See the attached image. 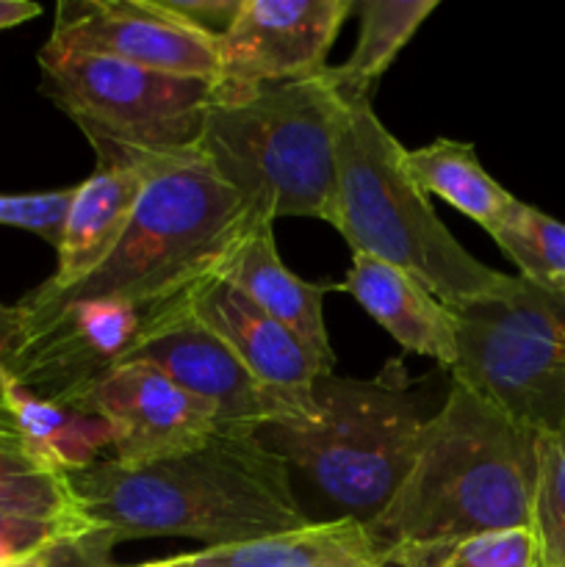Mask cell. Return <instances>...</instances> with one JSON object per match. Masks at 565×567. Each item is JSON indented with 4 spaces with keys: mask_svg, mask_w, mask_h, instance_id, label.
<instances>
[{
    "mask_svg": "<svg viewBox=\"0 0 565 567\" xmlns=\"http://www.w3.org/2000/svg\"><path fill=\"white\" fill-rule=\"evenodd\" d=\"M131 360L150 363L208 404L222 432L255 435L271 421L294 419L291 410L249 374L233 349L192 313L147 338Z\"/></svg>",
    "mask_w": 565,
    "mask_h": 567,
    "instance_id": "4fadbf2b",
    "label": "cell"
},
{
    "mask_svg": "<svg viewBox=\"0 0 565 567\" xmlns=\"http://www.w3.org/2000/svg\"><path fill=\"white\" fill-rule=\"evenodd\" d=\"M537 432L452 382L413 465L366 532L374 546H454L532 526Z\"/></svg>",
    "mask_w": 565,
    "mask_h": 567,
    "instance_id": "7a4b0ae2",
    "label": "cell"
},
{
    "mask_svg": "<svg viewBox=\"0 0 565 567\" xmlns=\"http://www.w3.org/2000/svg\"><path fill=\"white\" fill-rule=\"evenodd\" d=\"M153 161H97V169L78 183L72 194L61 241L55 247L59 264L53 277L25 299L44 302L59 297L109 258L127 230Z\"/></svg>",
    "mask_w": 565,
    "mask_h": 567,
    "instance_id": "9a60e30c",
    "label": "cell"
},
{
    "mask_svg": "<svg viewBox=\"0 0 565 567\" xmlns=\"http://www.w3.org/2000/svg\"><path fill=\"white\" fill-rule=\"evenodd\" d=\"M192 316L222 338L249 374L291 410V421L316 413L314 385L327 371L291 330L264 313L253 299L216 277L197 291Z\"/></svg>",
    "mask_w": 565,
    "mask_h": 567,
    "instance_id": "5bb4252c",
    "label": "cell"
},
{
    "mask_svg": "<svg viewBox=\"0 0 565 567\" xmlns=\"http://www.w3.org/2000/svg\"><path fill=\"white\" fill-rule=\"evenodd\" d=\"M48 44L105 55L170 75L216 81V39L172 14L161 0H64Z\"/></svg>",
    "mask_w": 565,
    "mask_h": 567,
    "instance_id": "7c38bea8",
    "label": "cell"
},
{
    "mask_svg": "<svg viewBox=\"0 0 565 567\" xmlns=\"http://www.w3.org/2000/svg\"><path fill=\"white\" fill-rule=\"evenodd\" d=\"M172 14L186 20L197 31L208 33L219 42L222 33L233 25V20L242 11L244 0H161Z\"/></svg>",
    "mask_w": 565,
    "mask_h": 567,
    "instance_id": "83f0119b",
    "label": "cell"
},
{
    "mask_svg": "<svg viewBox=\"0 0 565 567\" xmlns=\"http://www.w3.org/2000/svg\"><path fill=\"white\" fill-rule=\"evenodd\" d=\"M452 546H391L382 548L377 567H441Z\"/></svg>",
    "mask_w": 565,
    "mask_h": 567,
    "instance_id": "f546056e",
    "label": "cell"
},
{
    "mask_svg": "<svg viewBox=\"0 0 565 567\" xmlns=\"http://www.w3.org/2000/svg\"><path fill=\"white\" fill-rule=\"evenodd\" d=\"M39 14H42V6L31 3V0H0V31L22 25Z\"/></svg>",
    "mask_w": 565,
    "mask_h": 567,
    "instance_id": "4dcf8cb0",
    "label": "cell"
},
{
    "mask_svg": "<svg viewBox=\"0 0 565 567\" xmlns=\"http://www.w3.org/2000/svg\"><path fill=\"white\" fill-rule=\"evenodd\" d=\"M438 9V0H363L355 3L360 14V37L355 53L341 66H327L325 78L343 103H371L382 72L399 59L404 44L415 37L421 22Z\"/></svg>",
    "mask_w": 565,
    "mask_h": 567,
    "instance_id": "ffe728a7",
    "label": "cell"
},
{
    "mask_svg": "<svg viewBox=\"0 0 565 567\" xmlns=\"http://www.w3.org/2000/svg\"><path fill=\"white\" fill-rule=\"evenodd\" d=\"M380 548L366 526L355 520H314L302 529L282 532L236 546L203 548L197 554L164 559L166 567H377Z\"/></svg>",
    "mask_w": 565,
    "mask_h": 567,
    "instance_id": "ac0fdd59",
    "label": "cell"
},
{
    "mask_svg": "<svg viewBox=\"0 0 565 567\" xmlns=\"http://www.w3.org/2000/svg\"><path fill=\"white\" fill-rule=\"evenodd\" d=\"M44 97L89 136L97 161H153L197 150L214 81L147 70L105 55L44 44Z\"/></svg>",
    "mask_w": 565,
    "mask_h": 567,
    "instance_id": "52a82bcc",
    "label": "cell"
},
{
    "mask_svg": "<svg viewBox=\"0 0 565 567\" xmlns=\"http://www.w3.org/2000/svg\"><path fill=\"white\" fill-rule=\"evenodd\" d=\"M6 404L14 413L22 435L31 443L39 457L48 460L64 474H78L89 465L100 463V452L105 446L114 449L111 430L97 415L78 413L61 404L44 402L28 393L25 388L9 380L6 385Z\"/></svg>",
    "mask_w": 565,
    "mask_h": 567,
    "instance_id": "44dd1931",
    "label": "cell"
},
{
    "mask_svg": "<svg viewBox=\"0 0 565 567\" xmlns=\"http://www.w3.org/2000/svg\"><path fill=\"white\" fill-rule=\"evenodd\" d=\"M452 316L458 324L452 382L537 435L563 430L565 302L515 275L496 297Z\"/></svg>",
    "mask_w": 565,
    "mask_h": 567,
    "instance_id": "ba28073f",
    "label": "cell"
},
{
    "mask_svg": "<svg viewBox=\"0 0 565 567\" xmlns=\"http://www.w3.org/2000/svg\"><path fill=\"white\" fill-rule=\"evenodd\" d=\"M441 567H541V548L532 526L487 532L454 543Z\"/></svg>",
    "mask_w": 565,
    "mask_h": 567,
    "instance_id": "484cf974",
    "label": "cell"
},
{
    "mask_svg": "<svg viewBox=\"0 0 565 567\" xmlns=\"http://www.w3.org/2000/svg\"><path fill=\"white\" fill-rule=\"evenodd\" d=\"M64 551H75V548H64ZM64 551L33 554V557H25V559H20V563H11L6 567H55V559H59Z\"/></svg>",
    "mask_w": 565,
    "mask_h": 567,
    "instance_id": "1f68e13d",
    "label": "cell"
},
{
    "mask_svg": "<svg viewBox=\"0 0 565 567\" xmlns=\"http://www.w3.org/2000/svg\"><path fill=\"white\" fill-rule=\"evenodd\" d=\"M136 567H166V565H164V559H161V563H147V565H136Z\"/></svg>",
    "mask_w": 565,
    "mask_h": 567,
    "instance_id": "d6a6232c",
    "label": "cell"
},
{
    "mask_svg": "<svg viewBox=\"0 0 565 567\" xmlns=\"http://www.w3.org/2000/svg\"><path fill=\"white\" fill-rule=\"evenodd\" d=\"M314 402L310 419L271 421L255 435L308 480L332 509L330 520L371 524L408 476L438 410L408 380L402 360H388L371 380L319 377Z\"/></svg>",
    "mask_w": 565,
    "mask_h": 567,
    "instance_id": "3957f363",
    "label": "cell"
},
{
    "mask_svg": "<svg viewBox=\"0 0 565 567\" xmlns=\"http://www.w3.org/2000/svg\"><path fill=\"white\" fill-rule=\"evenodd\" d=\"M197 293L161 299H78L28 313L9 377L44 402L70 408L94 382L127 363L147 338L192 313Z\"/></svg>",
    "mask_w": 565,
    "mask_h": 567,
    "instance_id": "9c48e42d",
    "label": "cell"
},
{
    "mask_svg": "<svg viewBox=\"0 0 565 567\" xmlns=\"http://www.w3.org/2000/svg\"><path fill=\"white\" fill-rule=\"evenodd\" d=\"M343 291L408 352L452 369L458 363V324L452 310L438 302L419 280L371 255L352 252Z\"/></svg>",
    "mask_w": 565,
    "mask_h": 567,
    "instance_id": "e0dca14e",
    "label": "cell"
},
{
    "mask_svg": "<svg viewBox=\"0 0 565 567\" xmlns=\"http://www.w3.org/2000/svg\"><path fill=\"white\" fill-rule=\"evenodd\" d=\"M22 332H25V310L22 305H0V424L17 421L14 413L6 404V385H9V360L14 349L20 347Z\"/></svg>",
    "mask_w": 565,
    "mask_h": 567,
    "instance_id": "f1b7e54d",
    "label": "cell"
},
{
    "mask_svg": "<svg viewBox=\"0 0 565 567\" xmlns=\"http://www.w3.org/2000/svg\"><path fill=\"white\" fill-rule=\"evenodd\" d=\"M264 216L227 186L197 153L161 155L150 166L136 210L109 258L78 286L44 302L22 299L28 313L78 299H161L197 293Z\"/></svg>",
    "mask_w": 565,
    "mask_h": 567,
    "instance_id": "277c9868",
    "label": "cell"
},
{
    "mask_svg": "<svg viewBox=\"0 0 565 567\" xmlns=\"http://www.w3.org/2000/svg\"><path fill=\"white\" fill-rule=\"evenodd\" d=\"M404 147L371 103H343L336 122V227L352 252L371 255L419 280L449 310L469 308L510 286L443 227L427 194L404 175Z\"/></svg>",
    "mask_w": 565,
    "mask_h": 567,
    "instance_id": "5b68a950",
    "label": "cell"
},
{
    "mask_svg": "<svg viewBox=\"0 0 565 567\" xmlns=\"http://www.w3.org/2000/svg\"><path fill=\"white\" fill-rule=\"evenodd\" d=\"M70 482L105 551L138 537H192L219 548L314 524L288 465L244 432H216L194 452L136 468L100 460Z\"/></svg>",
    "mask_w": 565,
    "mask_h": 567,
    "instance_id": "6da1fadb",
    "label": "cell"
},
{
    "mask_svg": "<svg viewBox=\"0 0 565 567\" xmlns=\"http://www.w3.org/2000/svg\"><path fill=\"white\" fill-rule=\"evenodd\" d=\"M402 169L424 194H438L469 216L487 236L507 219L518 199L491 177L476 158L474 144L435 138L419 150H404Z\"/></svg>",
    "mask_w": 565,
    "mask_h": 567,
    "instance_id": "d6986e66",
    "label": "cell"
},
{
    "mask_svg": "<svg viewBox=\"0 0 565 567\" xmlns=\"http://www.w3.org/2000/svg\"><path fill=\"white\" fill-rule=\"evenodd\" d=\"M222 280L253 299L264 313L280 321L286 330H291L305 343L316 363L332 374L336 354H332L330 332L325 324V297L330 286L308 282L294 275L288 266H282L275 247V233L271 221L255 227L236 252L222 266Z\"/></svg>",
    "mask_w": 565,
    "mask_h": 567,
    "instance_id": "2e32d148",
    "label": "cell"
},
{
    "mask_svg": "<svg viewBox=\"0 0 565 567\" xmlns=\"http://www.w3.org/2000/svg\"><path fill=\"white\" fill-rule=\"evenodd\" d=\"M341 100L325 72L214 103L197 153L264 219L336 221V122Z\"/></svg>",
    "mask_w": 565,
    "mask_h": 567,
    "instance_id": "8992f818",
    "label": "cell"
},
{
    "mask_svg": "<svg viewBox=\"0 0 565 567\" xmlns=\"http://www.w3.org/2000/svg\"><path fill=\"white\" fill-rule=\"evenodd\" d=\"M352 11V0H244L216 42L214 103H238L260 89L325 72L327 53Z\"/></svg>",
    "mask_w": 565,
    "mask_h": 567,
    "instance_id": "30bf717a",
    "label": "cell"
},
{
    "mask_svg": "<svg viewBox=\"0 0 565 567\" xmlns=\"http://www.w3.org/2000/svg\"><path fill=\"white\" fill-rule=\"evenodd\" d=\"M75 548L89 563L105 559V548L97 540V526L92 520L37 518V515L0 513V567L20 563L42 551Z\"/></svg>",
    "mask_w": 565,
    "mask_h": 567,
    "instance_id": "d4e9b609",
    "label": "cell"
},
{
    "mask_svg": "<svg viewBox=\"0 0 565 567\" xmlns=\"http://www.w3.org/2000/svg\"><path fill=\"white\" fill-rule=\"evenodd\" d=\"M0 513L89 520L70 474L33 452L20 424H0Z\"/></svg>",
    "mask_w": 565,
    "mask_h": 567,
    "instance_id": "7402d4cb",
    "label": "cell"
},
{
    "mask_svg": "<svg viewBox=\"0 0 565 567\" xmlns=\"http://www.w3.org/2000/svg\"><path fill=\"white\" fill-rule=\"evenodd\" d=\"M105 421L120 465L158 463L205 446L219 430L216 413L142 360H127L70 404Z\"/></svg>",
    "mask_w": 565,
    "mask_h": 567,
    "instance_id": "8fae6325",
    "label": "cell"
},
{
    "mask_svg": "<svg viewBox=\"0 0 565 567\" xmlns=\"http://www.w3.org/2000/svg\"><path fill=\"white\" fill-rule=\"evenodd\" d=\"M532 532L541 548V567H565V426L537 435Z\"/></svg>",
    "mask_w": 565,
    "mask_h": 567,
    "instance_id": "cb8c5ba5",
    "label": "cell"
},
{
    "mask_svg": "<svg viewBox=\"0 0 565 567\" xmlns=\"http://www.w3.org/2000/svg\"><path fill=\"white\" fill-rule=\"evenodd\" d=\"M72 194L75 186L39 194H0V225L37 233L39 238L59 247Z\"/></svg>",
    "mask_w": 565,
    "mask_h": 567,
    "instance_id": "4316f807",
    "label": "cell"
},
{
    "mask_svg": "<svg viewBox=\"0 0 565 567\" xmlns=\"http://www.w3.org/2000/svg\"><path fill=\"white\" fill-rule=\"evenodd\" d=\"M491 238L518 266V277L565 302V221L518 199Z\"/></svg>",
    "mask_w": 565,
    "mask_h": 567,
    "instance_id": "603a6c76",
    "label": "cell"
}]
</instances>
